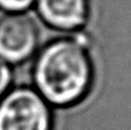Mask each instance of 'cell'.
I'll return each instance as SVG.
<instances>
[{"label": "cell", "mask_w": 131, "mask_h": 130, "mask_svg": "<svg viewBox=\"0 0 131 130\" xmlns=\"http://www.w3.org/2000/svg\"><path fill=\"white\" fill-rule=\"evenodd\" d=\"M33 79L49 105L69 107L88 95L94 80L92 62L85 35L56 39L38 54Z\"/></svg>", "instance_id": "1"}, {"label": "cell", "mask_w": 131, "mask_h": 130, "mask_svg": "<svg viewBox=\"0 0 131 130\" xmlns=\"http://www.w3.org/2000/svg\"><path fill=\"white\" fill-rule=\"evenodd\" d=\"M49 103L37 90L16 88L0 98V130H51Z\"/></svg>", "instance_id": "2"}, {"label": "cell", "mask_w": 131, "mask_h": 130, "mask_svg": "<svg viewBox=\"0 0 131 130\" xmlns=\"http://www.w3.org/2000/svg\"><path fill=\"white\" fill-rule=\"evenodd\" d=\"M39 32L35 22L23 12L0 18V60L17 65L37 51Z\"/></svg>", "instance_id": "3"}, {"label": "cell", "mask_w": 131, "mask_h": 130, "mask_svg": "<svg viewBox=\"0 0 131 130\" xmlns=\"http://www.w3.org/2000/svg\"><path fill=\"white\" fill-rule=\"evenodd\" d=\"M39 16L58 31H78L89 15L88 0H35Z\"/></svg>", "instance_id": "4"}, {"label": "cell", "mask_w": 131, "mask_h": 130, "mask_svg": "<svg viewBox=\"0 0 131 130\" xmlns=\"http://www.w3.org/2000/svg\"><path fill=\"white\" fill-rule=\"evenodd\" d=\"M35 0H0V9L7 11L9 14L24 12L32 7Z\"/></svg>", "instance_id": "5"}, {"label": "cell", "mask_w": 131, "mask_h": 130, "mask_svg": "<svg viewBox=\"0 0 131 130\" xmlns=\"http://www.w3.org/2000/svg\"><path fill=\"white\" fill-rule=\"evenodd\" d=\"M11 69L6 62L0 60V98L4 96L11 84Z\"/></svg>", "instance_id": "6"}]
</instances>
